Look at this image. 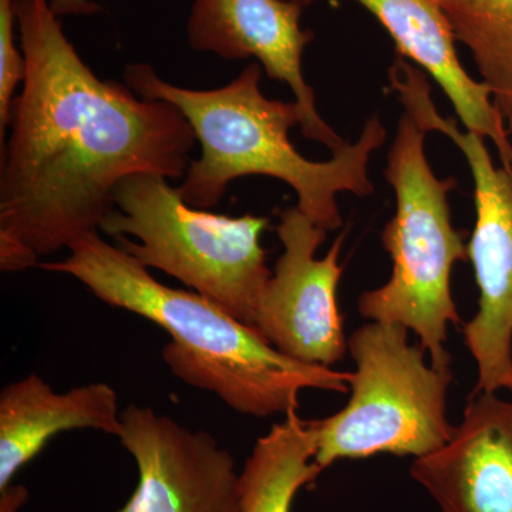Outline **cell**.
Returning a JSON list of instances; mask_svg holds the SVG:
<instances>
[{"mask_svg":"<svg viewBox=\"0 0 512 512\" xmlns=\"http://www.w3.org/2000/svg\"><path fill=\"white\" fill-rule=\"evenodd\" d=\"M318 420L293 412L256 440L239 473V512H292L293 500L322 473L315 463Z\"/></svg>","mask_w":512,"mask_h":512,"instance_id":"5bb4252c","label":"cell"},{"mask_svg":"<svg viewBox=\"0 0 512 512\" xmlns=\"http://www.w3.org/2000/svg\"><path fill=\"white\" fill-rule=\"evenodd\" d=\"M121 423L138 484L117 512H239L234 457L211 434L137 404L121 412Z\"/></svg>","mask_w":512,"mask_h":512,"instance_id":"9c48e42d","label":"cell"},{"mask_svg":"<svg viewBox=\"0 0 512 512\" xmlns=\"http://www.w3.org/2000/svg\"><path fill=\"white\" fill-rule=\"evenodd\" d=\"M15 13L26 74L0 148L3 272L37 266L100 229L130 175L184 178L197 141L173 104L96 76L49 0H15Z\"/></svg>","mask_w":512,"mask_h":512,"instance_id":"6da1fadb","label":"cell"},{"mask_svg":"<svg viewBox=\"0 0 512 512\" xmlns=\"http://www.w3.org/2000/svg\"><path fill=\"white\" fill-rule=\"evenodd\" d=\"M426 131L404 111L384 170L396 192V214L383 229L382 242L392 258L386 284L360 295L363 318L400 323L419 336L436 369L451 370L448 325H460L451 293L454 265L467 261L468 247L451 222L448 194L456 178H439L431 170Z\"/></svg>","mask_w":512,"mask_h":512,"instance_id":"277c9868","label":"cell"},{"mask_svg":"<svg viewBox=\"0 0 512 512\" xmlns=\"http://www.w3.org/2000/svg\"><path fill=\"white\" fill-rule=\"evenodd\" d=\"M288 2L296 3V5L302 6V8H306V6L311 5L312 0H288Z\"/></svg>","mask_w":512,"mask_h":512,"instance_id":"ac0fdd59","label":"cell"},{"mask_svg":"<svg viewBox=\"0 0 512 512\" xmlns=\"http://www.w3.org/2000/svg\"><path fill=\"white\" fill-rule=\"evenodd\" d=\"M410 474L441 512H512V402L471 394L450 440Z\"/></svg>","mask_w":512,"mask_h":512,"instance_id":"8fae6325","label":"cell"},{"mask_svg":"<svg viewBox=\"0 0 512 512\" xmlns=\"http://www.w3.org/2000/svg\"><path fill=\"white\" fill-rule=\"evenodd\" d=\"M387 30L397 56L410 59L439 83L467 131L490 138L512 174L510 130L495 109L487 84L476 82L458 60L456 36L439 0H356Z\"/></svg>","mask_w":512,"mask_h":512,"instance_id":"7c38bea8","label":"cell"},{"mask_svg":"<svg viewBox=\"0 0 512 512\" xmlns=\"http://www.w3.org/2000/svg\"><path fill=\"white\" fill-rule=\"evenodd\" d=\"M262 66L251 63L227 86L185 89L165 82L150 64H128L124 83L144 99L177 107L200 141L201 156L191 161L177 190L198 210L215 207L228 185L247 175L284 181L298 195V208L316 225L342 227L339 192L365 197L375 191L367 177L373 151L387 131L379 117L367 121L359 140L345 144L328 161H309L291 143L289 130L301 126L296 101L271 100L261 90Z\"/></svg>","mask_w":512,"mask_h":512,"instance_id":"3957f363","label":"cell"},{"mask_svg":"<svg viewBox=\"0 0 512 512\" xmlns=\"http://www.w3.org/2000/svg\"><path fill=\"white\" fill-rule=\"evenodd\" d=\"M93 429L120 437L119 399L106 383L56 393L37 375L3 387L0 393V494L26 464L63 431Z\"/></svg>","mask_w":512,"mask_h":512,"instance_id":"4fadbf2b","label":"cell"},{"mask_svg":"<svg viewBox=\"0 0 512 512\" xmlns=\"http://www.w3.org/2000/svg\"><path fill=\"white\" fill-rule=\"evenodd\" d=\"M276 232L284 254L262 293L255 329L285 356L332 367L348 349L338 305L346 234L339 235L326 256L316 258L328 231L298 207L282 212Z\"/></svg>","mask_w":512,"mask_h":512,"instance_id":"ba28073f","label":"cell"},{"mask_svg":"<svg viewBox=\"0 0 512 512\" xmlns=\"http://www.w3.org/2000/svg\"><path fill=\"white\" fill-rule=\"evenodd\" d=\"M50 8L57 18L63 16H90L99 13L101 8L93 0H49Z\"/></svg>","mask_w":512,"mask_h":512,"instance_id":"e0dca14e","label":"cell"},{"mask_svg":"<svg viewBox=\"0 0 512 512\" xmlns=\"http://www.w3.org/2000/svg\"><path fill=\"white\" fill-rule=\"evenodd\" d=\"M390 82L406 111L426 133L440 131L467 158L474 181L476 227L468 244L480 289L478 312L463 333L476 360L478 382L473 394L510 390L512 384V174L493 163L485 138L461 131L444 119L431 99L430 84L419 67L399 62Z\"/></svg>","mask_w":512,"mask_h":512,"instance_id":"52a82bcc","label":"cell"},{"mask_svg":"<svg viewBox=\"0 0 512 512\" xmlns=\"http://www.w3.org/2000/svg\"><path fill=\"white\" fill-rule=\"evenodd\" d=\"M15 0H0V146H5L10 107L26 74L25 56L18 49Z\"/></svg>","mask_w":512,"mask_h":512,"instance_id":"2e32d148","label":"cell"},{"mask_svg":"<svg viewBox=\"0 0 512 512\" xmlns=\"http://www.w3.org/2000/svg\"><path fill=\"white\" fill-rule=\"evenodd\" d=\"M64 261L39 268L73 276L97 299L157 323L171 336L163 359L178 379L217 394L232 410L255 417L288 414L302 390L348 393L350 373L308 365L275 349L258 332L200 293L168 288L147 266L89 232Z\"/></svg>","mask_w":512,"mask_h":512,"instance_id":"7a4b0ae2","label":"cell"},{"mask_svg":"<svg viewBox=\"0 0 512 512\" xmlns=\"http://www.w3.org/2000/svg\"><path fill=\"white\" fill-rule=\"evenodd\" d=\"M456 40L470 49L495 109L512 130V0H439Z\"/></svg>","mask_w":512,"mask_h":512,"instance_id":"9a60e30c","label":"cell"},{"mask_svg":"<svg viewBox=\"0 0 512 512\" xmlns=\"http://www.w3.org/2000/svg\"><path fill=\"white\" fill-rule=\"evenodd\" d=\"M167 178L134 174L114 191L101 231L148 269H160L255 329L272 272L261 235L266 217L212 214L185 204Z\"/></svg>","mask_w":512,"mask_h":512,"instance_id":"5b68a950","label":"cell"},{"mask_svg":"<svg viewBox=\"0 0 512 512\" xmlns=\"http://www.w3.org/2000/svg\"><path fill=\"white\" fill-rule=\"evenodd\" d=\"M348 349L356 363L349 402L318 420L315 463L323 471L346 458H419L450 440L446 400L453 373L427 365L426 350L409 342V329L372 320L352 333Z\"/></svg>","mask_w":512,"mask_h":512,"instance_id":"8992f818","label":"cell"},{"mask_svg":"<svg viewBox=\"0 0 512 512\" xmlns=\"http://www.w3.org/2000/svg\"><path fill=\"white\" fill-rule=\"evenodd\" d=\"M510 392L512 393V384H511V387H510Z\"/></svg>","mask_w":512,"mask_h":512,"instance_id":"d6986e66","label":"cell"},{"mask_svg":"<svg viewBox=\"0 0 512 512\" xmlns=\"http://www.w3.org/2000/svg\"><path fill=\"white\" fill-rule=\"evenodd\" d=\"M303 9L288 0H192L188 45L225 60L255 57L271 79L291 87L303 136L336 153L346 143L320 117L302 72L303 52L313 39L311 30L301 28Z\"/></svg>","mask_w":512,"mask_h":512,"instance_id":"30bf717a","label":"cell"}]
</instances>
